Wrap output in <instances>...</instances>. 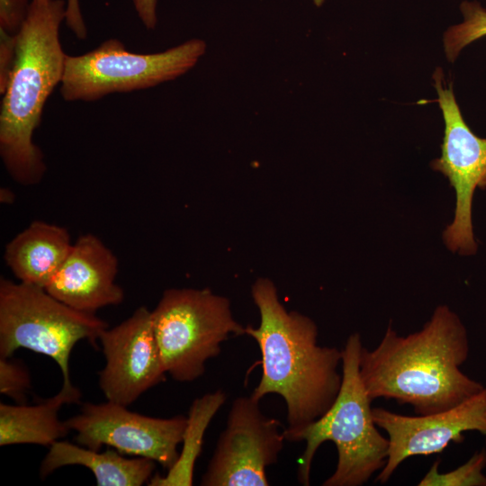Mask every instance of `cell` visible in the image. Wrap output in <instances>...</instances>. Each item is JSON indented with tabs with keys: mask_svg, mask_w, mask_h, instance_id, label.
<instances>
[{
	"mask_svg": "<svg viewBox=\"0 0 486 486\" xmlns=\"http://www.w3.org/2000/svg\"><path fill=\"white\" fill-rule=\"evenodd\" d=\"M206 50L203 40L191 39L162 52L140 54L108 39L89 52L66 56L60 94L68 102H92L154 87L186 74Z\"/></svg>",
	"mask_w": 486,
	"mask_h": 486,
	"instance_id": "52a82bcc",
	"label": "cell"
},
{
	"mask_svg": "<svg viewBox=\"0 0 486 486\" xmlns=\"http://www.w3.org/2000/svg\"><path fill=\"white\" fill-rule=\"evenodd\" d=\"M326 2V0H313V4L317 6V7H320L321 5H323V4Z\"/></svg>",
	"mask_w": 486,
	"mask_h": 486,
	"instance_id": "d4e9b609",
	"label": "cell"
},
{
	"mask_svg": "<svg viewBox=\"0 0 486 486\" xmlns=\"http://www.w3.org/2000/svg\"><path fill=\"white\" fill-rule=\"evenodd\" d=\"M104 366L98 384L107 400L129 406L167 374L156 339L152 313L139 307L99 337Z\"/></svg>",
	"mask_w": 486,
	"mask_h": 486,
	"instance_id": "8fae6325",
	"label": "cell"
},
{
	"mask_svg": "<svg viewBox=\"0 0 486 486\" xmlns=\"http://www.w3.org/2000/svg\"><path fill=\"white\" fill-rule=\"evenodd\" d=\"M16 35L0 29V93L4 92L15 60Z\"/></svg>",
	"mask_w": 486,
	"mask_h": 486,
	"instance_id": "7402d4cb",
	"label": "cell"
},
{
	"mask_svg": "<svg viewBox=\"0 0 486 486\" xmlns=\"http://www.w3.org/2000/svg\"><path fill=\"white\" fill-rule=\"evenodd\" d=\"M151 313L164 368L180 382L200 378L225 340L246 334L230 301L209 289H167Z\"/></svg>",
	"mask_w": 486,
	"mask_h": 486,
	"instance_id": "8992f818",
	"label": "cell"
},
{
	"mask_svg": "<svg viewBox=\"0 0 486 486\" xmlns=\"http://www.w3.org/2000/svg\"><path fill=\"white\" fill-rule=\"evenodd\" d=\"M64 0H32L16 34L14 65L0 110V156L14 180L39 183L46 172L40 148L33 142L44 105L60 84L67 54L59 40L66 19Z\"/></svg>",
	"mask_w": 486,
	"mask_h": 486,
	"instance_id": "3957f363",
	"label": "cell"
},
{
	"mask_svg": "<svg viewBox=\"0 0 486 486\" xmlns=\"http://www.w3.org/2000/svg\"><path fill=\"white\" fill-rule=\"evenodd\" d=\"M135 11L148 30H154L158 23V0H132Z\"/></svg>",
	"mask_w": 486,
	"mask_h": 486,
	"instance_id": "cb8c5ba5",
	"label": "cell"
},
{
	"mask_svg": "<svg viewBox=\"0 0 486 486\" xmlns=\"http://www.w3.org/2000/svg\"><path fill=\"white\" fill-rule=\"evenodd\" d=\"M28 0H0V29L16 35L28 14Z\"/></svg>",
	"mask_w": 486,
	"mask_h": 486,
	"instance_id": "44dd1931",
	"label": "cell"
},
{
	"mask_svg": "<svg viewBox=\"0 0 486 486\" xmlns=\"http://www.w3.org/2000/svg\"><path fill=\"white\" fill-rule=\"evenodd\" d=\"M251 295L260 323L247 326L246 334L257 343L262 364L251 396L259 401L270 393L283 397L288 423L284 434L293 433L320 418L336 400L342 383V350L320 346L316 323L288 311L269 279H257Z\"/></svg>",
	"mask_w": 486,
	"mask_h": 486,
	"instance_id": "7a4b0ae2",
	"label": "cell"
},
{
	"mask_svg": "<svg viewBox=\"0 0 486 486\" xmlns=\"http://www.w3.org/2000/svg\"><path fill=\"white\" fill-rule=\"evenodd\" d=\"M460 10L463 22L450 26L444 33V49L449 62H454L469 44L486 36V9L478 1H464Z\"/></svg>",
	"mask_w": 486,
	"mask_h": 486,
	"instance_id": "ac0fdd59",
	"label": "cell"
},
{
	"mask_svg": "<svg viewBox=\"0 0 486 486\" xmlns=\"http://www.w3.org/2000/svg\"><path fill=\"white\" fill-rule=\"evenodd\" d=\"M469 353L462 320L439 305L421 329L400 336L389 325L375 348L363 346L359 374L373 400H394L417 415H428L450 410L485 387L461 370Z\"/></svg>",
	"mask_w": 486,
	"mask_h": 486,
	"instance_id": "6da1fadb",
	"label": "cell"
},
{
	"mask_svg": "<svg viewBox=\"0 0 486 486\" xmlns=\"http://www.w3.org/2000/svg\"><path fill=\"white\" fill-rule=\"evenodd\" d=\"M437 459L418 482V486H486V449L475 452L464 464L447 472H440Z\"/></svg>",
	"mask_w": 486,
	"mask_h": 486,
	"instance_id": "d6986e66",
	"label": "cell"
},
{
	"mask_svg": "<svg viewBox=\"0 0 486 486\" xmlns=\"http://www.w3.org/2000/svg\"><path fill=\"white\" fill-rule=\"evenodd\" d=\"M66 23L79 40L86 38L87 31L80 11L78 0H68Z\"/></svg>",
	"mask_w": 486,
	"mask_h": 486,
	"instance_id": "603a6c76",
	"label": "cell"
},
{
	"mask_svg": "<svg viewBox=\"0 0 486 486\" xmlns=\"http://www.w3.org/2000/svg\"><path fill=\"white\" fill-rule=\"evenodd\" d=\"M108 324L95 313L75 310L44 288L0 280V356L10 357L20 348L50 357L71 383L69 359L80 340L94 346Z\"/></svg>",
	"mask_w": 486,
	"mask_h": 486,
	"instance_id": "5b68a950",
	"label": "cell"
},
{
	"mask_svg": "<svg viewBox=\"0 0 486 486\" xmlns=\"http://www.w3.org/2000/svg\"><path fill=\"white\" fill-rule=\"evenodd\" d=\"M67 465L89 469L98 486H141L153 476L156 462L139 456L126 458L114 448L100 453L58 440L49 447L40 465V476L45 478Z\"/></svg>",
	"mask_w": 486,
	"mask_h": 486,
	"instance_id": "9a60e30c",
	"label": "cell"
},
{
	"mask_svg": "<svg viewBox=\"0 0 486 486\" xmlns=\"http://www.w3.org/2000/svg\"><path fill=\"white\" fill-rule=\"evenodd\" d=\"M31 388V377L27 368L10 357H0V392L22 403Z\"/></svg>",
	"mask_w": 486,
	"mask_h": 486,
	"instance_id": "ffe728a7",
	"label": "cell"
},
{
	"mask_svg": "<svg viewBox=\"0 0 486 486\" xmlns=\"http://www.w3.org/2000/svg\"><path fill=\"white\" fill-rule=\"evenodd\" d=\"M362 347L359 333L347 338L342 349V383L336 400L325 414L306 428L284 434L286 441L306 443L298 460L297 477L302 485H310L313 458L326 441L335 444L338 463L323 486H361L386 464L389 440L374 420L373 400L359 374Z\"/></svg>",
	"mask_w": 486,
	"mask_h": 486,
	"instance_id": "277c9868",
	"label": "cell"
},
{
	"mask_svg": "<svg viewBox=\"0 0 486 486\" xmlns=\"http://www.w3.org/2000/svg\"><path fill=\"white\" fill-rule=\"evenodd\" d=\"M81 391L73 383H62L59 392L34 405L0 404V446L33 444L50 447L69 431L58 418L59 410L78 403Z\"/></svg>",
	"mask_w": 486,
	"mask_h": 486,
	"instance_id": "2e32d148",
	"label": "cell"
},
{
	"mask_svg": "<svg viewBox=\"0 0 486 486\" xmlns=\"http://www.w3.org/2000/svg\"><path fill=\"white\" fill-rule=\"evenodd\" d=\"M117 273L116 256L97 236L88 233L73 243L45 290L75 310L95 313L122 302L124 292L115 282Z\"/></svg>",
	"mask_w": 486,
	"mask_h": 486,
	"instance_id": "4fadbf2b",
	"label": "cell"
},
{
	"mask_svg": "<svg viewBox=\"0 0 486 486\" xmlns=\"http://www.w3.org/2000/svg\"><path fill=\"white\" fill-rule=\"evenodd\" d=\"M373 417L388 435L386 464L375 478L376 482L385 483L409 457L441 453L451 442H462L464 432L486 436V387L445 411L406 416L376 407Z\"/></svg>",
	"mask_w": 486,
	"mask_h": 486,
	"instance_id": "7c38bea8",
	"label": "cell"
},
{
	"mask_svg": "<svg viewBox=\"0 0 486 486\" xmlns=\"http://www.w3.org/2000/svg\"><path fill=\"white\" fill-rule=\"evenodd\" d=\"M226 399V393L217 390L193 401L183 435V448L176 464L165 476L154 474L148 482V486L193 485L194 464L201 454L205 430Z\"/></svg>",
	"mask_w": 486,
	"mask_h": 486,
	"instance_id": "e0dca14e",
	"label": "cell"
},
{
	"mask_svg": "<svg viewBox=\"0 0 486 486\" xmlns=\"http://www.w3.org/2000/svg\"><path fill=\"white\" fill-rule=\"evenodd\" d=\"M437 102L445 122L441 155L430 166L443 174L455 192L453 221L443 233L445 244L454 253L472 256L477 251L472 209L477 188L486 189V138L478 137L465 122L452 83L441 68L433 73Z\"/></svg>",
	"mask_w": 486,
	"mask_h": 486,
	"instance_id": "ba28073f",
	"label": "cell"
},
{
	"mask_svg": "<svg viewBox=\"0 0 486 486\" xmlns=\"http://www.w3.org/2000/svg\"><path fill=\"white\" fill-rule=\"evenodd\" d=\"M72 245L66 228L35 220L8 242L4 258L19 282L45 289Z\"/></svg>",
	"mask_w": 486,
	"mask_h": 486,
	"instance_id": "5bb4252c",
	"label": "cell"
},
{
	"mask_svg": "<svg viewBox=\"0 0 486 486\" xmlns=\"http://www.w3.org/2000/svg\"><path fill=\"white\" fill-rule=\"evenodd\" d=\"M110 400L86 402L65 420L78 445L99 451L114 448L122 454L145 457L169 470L176 464L187 417L155 418L130 411Z\"/></svg>",
	"mask_w": 486,
	"mask_h": 486,
	"instance_id": "30bf717a",
	"label": "cell"
},
{
	"mask_svg": "<svg viewBox=\"0 0 486 486\" xmlns=\"http://www.w3.org/2000/svg\"><path fill=\"white\" fill-rule=\"evenodd\" d=\"M282 428L251 395L236 398L201 485H269L266 470L277 462L286 441Z\"/></svg>",
	"mask_w": 486,
	"mask_h": 486,
	"instance_id": "9c48e42d",
	"label": "cell"
}]
</instances>
